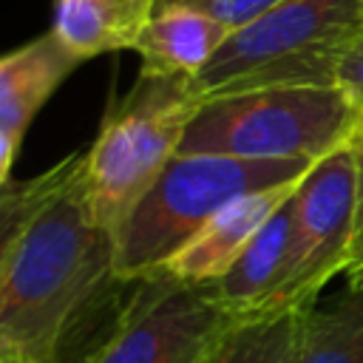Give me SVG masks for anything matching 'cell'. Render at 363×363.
Returning a JSON list of instances; mask_svg holds the SVG:
<instances>
[{"mask_svg": "<svg viewBox=\"0 0 363 363\" xmlns=\"http://www.w3.org/2000/svg\"><path fill=\"white\" fill-rule=\"evenodd\" d=\"M363 108L340 85H275L204 99L179 153L261 162H320L349 145Z\"/></svg>", "mask_w": 363, "mask_h": 363, "instance_id": "obj_4", "label": "cell"}, {"mask_svg": "<svg viewBox=\"0 0 363 363\" xmlns=\"http://www.w3.org/2000/svg\"><path fill=\"white\" fill-rule=\"evenodd\" d=\"M298 363H363V289L306 306Z\"/></svg>", "mask_w": 363, "mask_h": 363, "instance_id": "obj_14", "label": "cell"}, {"mask_svg": "<svg viewBox=\"0 0 363 363\" xmlns=\"http://www.w3.org/2000/svg\"><path fill=\"white\" fill-rule=\"evenodd\" d=\"M82 153H68L48 170L26 179V182H11L9 187L0 190V267L23 238V233L31 227V221L57 199V193L77 176L82 164Z\"/></svg>", "mask_w": 363, "mask_h": 363, "instance_id": "obj_15", "label": "cell"}, {"mask_svg": "<svg viewBox=\"0 0 363 363\" xmlns=\"http://www.w3.org/2000/svg\"><path fill=\"white\" fill-rule=\"evenodd\" d=\"M309 162L179 153L111 235L113 281L145 284L233 199L298 182Z\"/></svg>", "mask_w": 363, "mask_h": 363, "instance_id": "obj_2", "label": "cell"}, {"mask_svg": "<svg viewBox=\"0 0 363 363\" xmlns=\"http://www.w3.org/2000/svg\"><path fill=\"white\" fill-rule=\"evenodd\" d=\"M6 363H60V360H31V357H14V360H6Z\"/></svg>", "mask_w": 363, "mask_h": 363, "instance_id": "obj_20", "label": "cell"}, {"mask_svg": "<svg viewBox=\"0 0 363 363\" xmlns=\"http://www.w3.org/2000/svg\"><path fill=\"white\" fill-rule=\"evenodd\" d=\"M201 102L190 79L139 74L116 99L82 159V190L96 224L113 235L159 173L179 156L184 130Z\"/></svg>", "mask_w": 363, "mask_h": 363, "instance_id": "obj_5", "label": "cell"}, {"mask_svg": "<svg viewBox=\"0 0 363 363\" xmlns=\"http://www.w3.org/2000/svg\"><path fill=\"white\" fill-rule=\"evenodd\" d=\"M79 60L54 31L0 57V128L23 142L28 125L51 94L74 74Z\"/></svg>", "mask_w": 363, "mask_h": 363, "instance_id": "obj_9", "label": "cell"}, {"mask_svg": "<svg viewBox=\"0 0 363 363\" xmlns=\"http://www.w3.org/2000/svg\"><path fill=\"white\" fill-rule=\"evenodd\" d=\"M360 34L363 0H281L224 40L190 79V94L204 102L275 85H337Z\"/></svg>", "mask_w": 363, "mask_h": 363, "instance_id": "obj_3", "label": "cell"}, {"mask_svg": "<svg viewBox=\"0 0 363 363\" xmlns=\"http://www.w3.org/2000/svg\"><path fill=\"white\" fill-rule=\"evenodd\" d=\"M292 196L267 218L230 269L207 284L213 301L233 318L264 312L284 278L292 241Z\"/></svg>", "mask_w": 363, "mask_h": 363, "instance_id": "obj_10", "label": "cell"}, {"mask_svg": "<svg viewBox=\"0 0 363 363\" xmlns=\"http://www.w3.org/2000/svg\"><path fill=\"white\" fill-rule=\"evenodd\" d=\"M303 309H272L233 318L204 363H298Z\"/></svg>", "mask_w": 363, "mask_h": 363, "instance_id": "obj_13", "label": "cell"}, {"mask_svg": "<svg viewBox=\"0 0 363 363\" xmlns=\"http://www.w3.org/2000/svg\"><path fill=\"white\" fill-rule=\"evenodd\" d=\"M227 37L230 31L201 11L162 6L133 45L142 62L139 74L193 79L218 54Z\"/></svg>", "mask_w": 363, "mask_h": 363, "instance_id": "obj_11", "label": "cell"}, {"mask_svg": "<svg viewBox=\"0 0 363 363\" xmlns=\"http://www.w3.org/2000/svg\"><path fill=\"white\" fill-rule=\"evenodd\" d=\"M105 278L111 235L88 210L79 164L0 267V363L60 360L71 320Z\"/></svg>", "mask_w": 363, "mask_h": 363, "instance_id": "obj_1", "label": "cell"}, {"mask_svg": "<svg viewBox=\"0 0 363 363\" xmlns=\"http://www.w3.org/2000/svg\"><path fill=\"white\" fill-rule=\"evenodd\" d=\"M298 184L301 179L233 199L159 269L156 278L184 286H207L218 281L252 235L267 224V218L298 190Z\"/></svg>", "mask_w": 363, "mask_h": 363, "instance_id": "obj_8", "label": "cell"}, {"mask_svg": "<svg viewBox=\"0 0 363 363\" xmlns=\"http://www.w3.org/2000/svg\"><path fill=\"white\" fill-rule=\"evenodd\" d=\"M139 298L85 363H204L221 332L233 323L207 286L145 281Z\"/></svg>", "mask_w": 363, "mask_h": 363, "instance_id": "obj_7", "label": "cell"}, {"mask_svg": "<svg viewBox=\"0 0 363 363\" xmlns=\"http://www.w3.org/2000/svg\"><path fill=\"white\" fill-rule=\"evenodd\" d=\"M357 190L354 142L315 162L292 196V241L284 278L267 303L272 309H303L318 301L320 289L343 275Z\"/></svg>", "mask_w": 363, "mask_h": 363, "instance_id": "obj_6", "label": "cell"}, {"mask_svg": "<svg viewBox=\"0 0 363 363\" xmlns=\"http://www.w3.org/2000/svg\"><path fill=\"white\" fill-rule=\"evenodd\" d=\"M360 130H363V122H360Z\"/></svg>", "mask_w": 363, "mask_h": 363, "instance_id": "obj_21", "label": "cell"}, {"mask_svg": "<svg viewBox=\"0 0 363 363\" xmlns=\"http://www.w3.org/2000/svg\"><path fill=\"white\" fill-rule=\"evenodd\" d=\"M337 85L363 108V34L346 51V57L340 62V71H337Z\"/></svg>", "mask_w": 363, "mask_h": 363, "instance_id": "obj_18", "label": "cell"}, {"mask_svg": "<svg viewBox=\"0 0 363 363\" xmlns=\"http://www.w3.org/2000/svg\"><path fill=\"white\" fill-rule=\"evenodd\" d=\"M275 3H281V0H156V9H162V6L193 9V11H201V14L213 17L216 23H221L233 34V31L244 28L247 23L258 20Z\"/></svg>", "mask_w": 363, "mask_h": 363, "instance_id": "obj_16", "label": "cell"}, {"mask_svg": "<svg viewBox=\"0 0 363 363\" xmlns=\"http://www.w3.org/2000/svg\"><path fill=\"white\" fill-rule=\"evenodd\" d=\"M354 153H357V190H354V221H352V244L343 267L346 289H363V130H357Z\"/></svg>", "mask_w": 363, "mask_h": 363, "instance_id": "obj_17", "label": "cell"}, {"mask_svg": "<svg viewBox=\"0 0 363 363\" xmlns=\"http://www.w3.org/2000/svg\"><path fill=\"white\" fill-rule=\"evenodd\" d=\"M156 0H54L51 31L79 60L133 51Z\"/></svg>", "mask_w": 363, "mask_h": 363, "instance_id": "obj_12", "label": "cell"}, {"mask_svg": "<svg viewBox=\"0 0 363 363\" xmlns=\"http://www.w3.org/2000/svg\"><path fill=\"white\" fill-rule=\"evenodd\" d=\"M17 150H20V139H14L0 128V190L11 184V167H14Z\"/></svg>", "mask_w": 363, "mask_h": 363, "instance_id": "obj_19", "label": "cell"}]
</instances>
